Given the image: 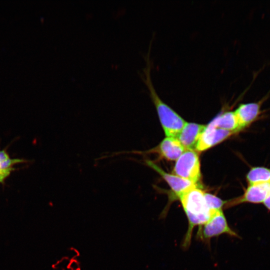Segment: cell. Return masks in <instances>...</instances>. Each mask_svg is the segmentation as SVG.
<instances>
[{
    "mask_svg": "<svg viewBox=\"0 0 270 270\" xmlns=\"http://www.w3.org/2000/svg\"><path fill=\"white\" fill-rule=\"evenodd\" d=\"M150 48L145 56L146 66L140 75L148 90L150 96L156 107L166 135L167 137L176 138L186 122L164 102L157 94L150 76L152 63L150 58Z\"/></svg>",
    "mask_w": 270,
    "mask_h": 270,
    "instance_id": "cell-1",
    "label": "cell"
},
{
    "mask_svg": "<svg viewBox=\"0 0 270 270\" xmlns=\"http://www.w3.org/2000/svg\"><path fill=\"white\" fill-rule=\"evenodd\" d=\"M204 193L201 189L196 187L178 198L188 220V228L182 244L184 249L188 248L190 244L194 228L204 224L214 212L207 206Z\"/></svg>",
    "mask_w": 270,
    "mask_h": 270,
    "instance_id": "cell-2",
    "label": "cell"
},
{
    "mask_svg": "<svg viewBox=\"0 0 270 270\" xmlns=\"http://www.w3.org/2000/svg\"><path fill=\"white\" fill-rule=\"evenodd\" d=\"M222 234L240 238L229 226L222 210H220L214 212L204 224L198 226L196 238L203 242L209 244L211 238Z\"/></svg>",
    "mask_w": 270,
    "mask_h": 270,
    "instance_id": "cell-3",
    "label": "cell"
},
{
    "mask_svg": "<svg viewBox=\"0 0 270 270\" xmlns=\"http://www.w3.org/2000/svg\"><path fill=\"white\" fill-rule=\"evenodd\" d=\"M173 172L174 174L196 184L200 178L198 152L193 150H185L176 160Z\"/></svg>",
    "mask_w": 270,
    "mask_h": 270,
    "instance_id": "cell-4",
    "label": "cell"
},
{
    "mask_svg": "<svg viewBox=\"0 0 270 270\" xmlns=\"http://www.w3.org/2000/svg\"><path fill=\"white\" fill-rule=\"evenodd\" d=\"M270 190V183L248 184L244 194L238 197L226 201V208L243 203L263 204Z\"/></svg>",
    "mask_w": 270,
    "mask_h": 270,
    "instance_id": "cell-5",
    "label": "cell"
},
{
    "mask_svg": "<svg viewBox=\"0 0 270 270\" xmlns=\"http://www.w3.org/2000/svg\"><path fill=\"white\" fill-rule=\"evenodd\" d=\"M234 133L214 126L210 123L205 126L198 140L197 151L205 150L218 144Z\"/></svg>",
    "mask_w": 270,
    "mask_h": 270,
    "instance_id": "cell-6",
    "label": "cell"
},
{
    "mask_svg": "<svg viewBox=\"0 0 270 270\" xmlns=\"http://www.w3.org/2000/svg\"><path fill=\"white\" fill-rule=\"evenodd\" d=\"M146 163L162 177L178 198L188 190L197 187L196 184L194 182L174 174H168L150 160H146Z\"/></svg>",
    "mask_w": 270,
    "mask_h": 270,
    "instance_id": "cell-7",
    "label": "cell"
},
{
    "mask_svg": "<svg viewBox=\"0 0 270 270\" xmlns=\"http://www.w3.org/2000/svg\"><path fill=\"white\" fill-rule=\"evenodd\" d=\"M263 102L264 100H262L258 102L241 104L234 111L240 131L249 126L259 118Z\"/></svg>",
    "mask_w": 270,
    "mask_h": 270,
    "instance_id": "cell-8",
    "label": "cell"
},
{
    "mask_svg": "<svg viewBox=\"0 0 270 270\" xmlns=\"http://www.w3.org/2000/svg\"><path fill=\"white\" fill-rule=\"evenodd\" d=\"M205 126L202 124L186 122L176 138L185 150H195Z\"/></svg>",
    "mask_w": 270,
    "mask_h": 270,
    "instance_id": "cell-9",
    "label": "cell"
},
{
    "mask_svg": "<svg viewBox=\"0 0 270 270\" xmlns=\"http://www.w3.org/2000/svg\"><path fill=\"white\" fill-rule=\"evenodd\" d=\"M160 155L170 160H176L185 150L184 148L176 138L166 137L158 148Z\"/></svg>",
    "mask_w": 270,
    "mask_h": 270,
    "instance_id": "cell-10",
    "label": "cell"
},
{
    "mask_svg": "<svg viewBox=\"0 0 270 270\" xmlns=\"http://www.w3.org/2000/svg\"><path fill=\"white\" fill-rule=\"evenodd\" d=\"M210 123L216 127L230 131L234 134L240 131L234 112H222L216 116Z\"/></svg>",
    "mask_w": 270,
    "mask_h": 270,
    "instance_id": "cell-11",
    "label": "cell"
},
{
    "mask_svg": "<svg viewBox=\"0 0 270 270\" xmlns=\"http://www.w3.org/2000/svg\"><path fill=\"white\" fill-rule=\"evenodd\" d=\"M248 184L270 183V168L262 166L252 167L246 175Z\"/></svg>",
    "mask_w": 270,
    "mask_h": 270,
    "instance_id": "cell-12",
    "label": "cell"
},
{
    "mask_svg": "<svg viewBox=\"0 0 270 270\" xmlns=\"http://www.w3.org/2000/svg\"><path fill=\"white\" fill-rule=\"evenodd\" d=\"M204 196L208 206L212 212L222 210L226 202V201L209 193L204 192Z\"/></svg>",
    "mask_w": 270,
    "mask_h": 270,
    "instance_id": "cell-13",
    "label": "cell"
},
{
    "mask_svg": "<svg viewBox=\"0 0 270 270\" xmlns=\"http://www.w3.org/2000/svg\"><path fill=\"white\" fill-rule=\"evenodd\" d=\"M24 162V161L23 160L10 158L5 150H0V169L12 168L14 164Z\"/></svg>",
    "mask_w": 270,
    "mask_h": 270,
    "instance_id": "cell-14",
    "label": "cell"
},
{
    "mask_svg": "<svg viewBox=\"0 0 270 270\" xmlns=\"http://www.w3.org/2000/svg\"><path fill=\"white\" fill-rule=\"evenodd\" d=\"M12 170H14L13 168L7 170L0 169V183L4 182V180L10 175Z\"/></svg>",
    "mask_w": 270,
    "mask_h": 270,
    "instance_id": "cell-15",
    "label": "cell"
},
{
    "mask_svg": "<svg viewBox=\"0 0 270 270\" xmlns=\"http://www.w3.org/2000/svg\"><path fill=\"white\" fill-rule=\"evenodd\" d=\"M262 204L270 212V190L266 199L265 200Z\"/></svg>",
    "mask_w": 270,
    "mask_h": 270,
    "instance_id": "cell-16",
    "label": "cell"
}]
</instances>
